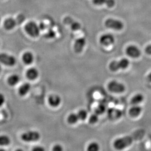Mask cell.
Masks as SVG:
<instances>
[{"mask_svg": "<svg viewBox=\"0 0 151 151\" xmlns=\"http://www.w3.org/2000/svg\"><path fill=\"white\" fill-rule=\"evenodd\" d=\"M64 22L67 25H69L73 31H77L81 29V24L78 22L76 21L72 18L67 17L64 19Z\"/></svg>", "mask_w": 151, "mask_h": 151, "instance_id": "cell-12", "label": "cell"}, {"mask_svg": "<svg viewBox=\"0 0 151 151\" xmlns=\"http://www.w3.org/2000/svg\"><path fill=\"white\" fill-rule=\"evenodd\" d=\"M0 63L6 66L12 67L16 64V59L13 56L1 53H0Z\"/></svg>", "mask_w": 151, "mask_h": 151, "instance_id": "cell-6", "label": "cell"}, {"mask_svg": "<svg viewBox=\"0 0 151 151\" xmlns=\"http://www.w3.org/2000/svg\"><path fill=\"white\" fill-rule=\"evenodd\" d=\"M26 17L24 15L21 14L17 16L15 19L12 18H9L4 21V27L6 30H10L13 29L17 25L21 24L24 21Z\"/></svg>", "mask_w": 151, "mask_h": 151, "instance_id": "cell-2", "label": "cell"}, {"mask_svg": "<svg viewBox=\"0 0 151 151\" xmlns=\"http://www.w3.org/2000/svg\"><path fill=\"white\" fill-rule=\"evenodd\" d=\"M22 140L27 142H35L40 139L41 135L40 133L37 131H27L23 133L21 135Z\"/></svg>", "mask_w": 151, "mask_h": 151, "instance_id": "cell-5", "label": "cell"}, {"mask_svg": "<svg viewBox=\"0 0 151 151\" xmlns=\"http://www.w3.org/2000/svg\"><path fill=\"white\" fill-rule=\"evenodd\" d=\"M99 145L97 143L92 142L90 143L88 146L87 150L88 151H98L99 150Z\"/></svg>", "mask_w": 151, "mask_h": 151, "instance_id": "cell-24", "label": "cell"}, {"mask_svg": "<svg viewBox=\"0 0 151 151\" xmlns=\"http://www.w3.org/2000/svg\"><path fill=\"white\" fill-rule=\"evenodd\" d=\"M93 3L98 6L105 4L109 7H114L115 5L114 0H93Z\"/></svg>", "mask_w": 151, "mask_h": 151, "instance_id": "cell-18", "label": "cell"}, {"mask_svg": "<svg viewBox=\"0 0 151 151\" xmlns=\"http://www.w3.org/2000/svg\"><path fill=\"white\" fill-rule=\"evenodd\" d=\"M145 132L143 130L135 132L133 135H128L122 138H118L114 142V147L117 150H122L131 145L133 141L142 138Z\"/></svg>", "mask_w": 151, "mask_h": 151, "instance_id": "cell-1", "label": "cell"}, {"mask_svg": "<svg viewBox=\"0 0 151 151\" xmlns=\"http://www.w3.org/2000/svg\"><path fill=\"white\" fill-rule=\"evenodd\" d=\"M22 60L24 64H32L34 61V55L32 53L29 51H27L23 54Z\"/></svg>", "mask_w": 151, "mask_h": 151, "instance_id": "cell-16", "label": "cell"}, {"mask_svg": "<svg viewBox=\"0 0 151 151\" xmlns=\"http://www.w3.org/2000/svg\"><path fill=\"white\" fill-rule=\"evenodd\" d=\"M145 52L147 54L151 55V44L147 46L145 48Z\"/></svg>", "mask_w": 151, "mask_h": 151, "instance_id": "cell-30", "label": "cell"}, {"mask_svg": "<svg viewBox=\"0 0 151 151\" xmlns=\"http://www.w3.org/2000/svg\"><path fill=\"white\" fill-rule=\"evenodd\" d=\"M142 111V108L138 105H135L129 110V114L132 117L138 116Z\"/></svg>", "mask_w": 151, "mask_h": 151, "instance_id": "cell-19", "label": "cell"}, {"mask_svg": "<svg viewBox=\"0 0 151 151\" xmlns=\"http://www.w3.org/2000/svg\"><path fill=\"white\" fill-rule=\"evenodd\" d=\"M32 150L34 151H44L45 149L42 147L37 146V147H34Z\"/></svg>", "mask_w": 151, "mask_h": 151, "instance_id": "cell-31", "label": "cell"}, {"mask_svg": "<svg viewBox=\"0 0 151 151\" xmlns=\"http://www.w3.org/2000/svg\"><path fill=\"white\" fill-rule=\"evenodd\" d=\"M5 102V97L3 94L0 93V107H1Z\"/></svg>", "mask_w": 151, "mask_h": 151, "instance_id": "cell-29", "label": "cell"}, {"mask_svg": "<svg viewBox=\"0 0 151 151\" xmlns=\"http://www.w3.org/2000/svg\"><path fill=\"white\" fill-rule=\"evenodd\" d=\"M122 114V113L121 110L116 108H111L108 111V116L111 119H117L121 117Z\"/></svg>", "mask_w": 151, "mask_h": 151, "instance_id": "cell-13", "label": "cell"}, {"mask_svg": "<svg viewBox=\"0 0 151 151\" xmlns=\"http://www.w3.org/2000/svg\"><path fill=\"white\" fill-rule=\"evenodd\" d=\"M78 116L79 119L81 120H84L88 116L87 111L85 110H81L77 114Z\"/></svg>", "mask_w": 151, "mask_h": 151, "instance_id": "cell-25", "label": "cell"}, {"mask_svg": "<svg viewBox=\"0 0 151 151\" xmlns=\"http://www.w3.org/2000/svg\"><path fill=\"white\" fill-rule=\"evenodd\" d=\"M1 18H0V23H1Z\"/></svg>", "mask_w": 151, "mask_h": 151, "instance_id": "cell-34", "label": "cell"}, {"mask_svg": "<svg viewBox=\"0 0 151 151\" xmlns=\"http://www.w3.org/2000/svg\"><path fill=\"white\" fill-rule=\"evenodd\" d=\"M105 107L103 105H99L95 109V113L98 115L102 114L105 111Z\"/></svg>", "mask_w": 151, "mask_h": 151, "instance_id": "cell-26", "label": "cell"}, {"mask_svg": "<svg viewBox=\"0 0 151 151\" xmlns=\"http://www.w3.org/2000/svg\"><path fill=\"white\" fill-rule=\"evenodd\" d=\"M1 65H0V74H1Z\"/></svg>", "mask_w": 151, "mask_h": 151, "instance_id": "cell-33", "label": "cell"}, {"mask_svg": "<svg viewBox=\"0 0 151 151\" xmlns=\"http://www.w3.org/2000/svg\"><path fill=\"white\" fill-rule=\"evenodd\" d=\"M31 88V86L29 83H25L22 85L19 88V94L21 96H24L29 93Z\"/></svg>", "mask_w": 151, "mask_h": 151, "instance_id": "cell-17", "label": "cell"}, {"mask_svg": "<svg viewBox=\"0 0 151 151\" xmlns=\"http://www.w3.org/2000/svg\"><path fill=\"white\" fill-rule=\"evenodd\" d=\"M52 150L53 151H62L63 150V147L59 144H56L53 147Z\"/></svg>", "mask_w": 151, "mask_h": 151, "instance_id": "cell-28", "label": "cell"}, {"mask_svg": "<svg viewBox=\"0 0 151 151\" xmlns=\"http://www.w3.org/2000/svg\"><path fill=\"white\" fill-rule=\"evenodd\" d=\"M98 120H99V115L96 114H93L90 116L89 118V123L90 124H95L98 121Z\"/></svg>", "mask_w": 151, "mask_h": 151, "instance_id": "cell-27", "label": "cell"}, {"mask_svg": "<svg viewBox=\"0 0 151 151\" xmlns=\"http://www.w3.org/2000/svg\"><path fill=\"white\" fill-rule=\"evenodd\" d=\"M20 81V77L17 74H13L10 76L7 79V83L10 86H16Z\"/></svg>", "mask_w": 151, "mask_h": 151, "instance_id": "cell-20", "label": "cell"}, {"mask_svg": "<svg viewBox=\"0 0 151 151\" xmlns=\"http://www.w3.org/2000/svg\"><path fill=\"white\" fill-rule=\"evenodd\" d=\"M144 96H143L142 94L141 93H137L133 96L131 100V102L134 105H138L144 100Z\"/></svg>", "mask_w": 151, "mask_h": 151, "instance_id": "cell-21", "label": "cell"}, {"mask_svg": "<svg viewBox=\"0 0 151 151\" xmlns=\"http://www.w3.org/2000/svg\"><path fill=\"white\" fill-rule=\"evenodd\" d=\"M10 142L11 140L9 137L5 135L0 136V146L9 145L10 144Z\"/></svg>", "mask_w": 151, "mask_h": 151, "instance_id": "cell-22", "label": "cell"}, {"mask_svg": "<svg viewBox=\"0 0 151 151\" xmlns=\"http://www.w3.org/2000/svg\"><path fill=\"white\" fill-rule=\"evenodd\" d=\"M147 81L151 83V72L147 76Z\"/></svg>", "mask_w": 151, "mask_h": 151, "instance_id": "cell-32", "label": "cell"}, {"mask_svg": "<svg viewBox=\"0 0 151 151\" xmlns=\"http://www.w3.org/2000/svg\"><path fill=\"white\" fill-rule=\"evenodd\" d=\"M130 64L129 60L127 58H123L119 61H113L110 63L109 68L111 71H116L120 69H125Z\"/></svg>", "mask_w": 151, "mask_h": 151, "instance_id": "cell-4", "label": "cell"}, {"mask_svg": "<svg viewBox=\"0 0 151 151\" xmlns=\"http://www.w3.org/2000/svg\"><path fill=\"white\" fill-rule=\"evenodd\" d=\"M105 25L107 28L116 30H121L124 27V24L122 22L111 18L107 19L105 22Z\"/></svg>", "mask_w": 151, "mask_h": 151, "instance_id": "cell-7", "label": "cell"}, {"mask_svg": "<svg viewBox=\"0 0 151 151\" xmlns=\"http://www.w3.org/2000/svg\"><path fill=\"white\" fill-rule=\"evenodd\" d=\"M79 120V119L78 116L77 114H74V113L70 114L67 119L68 122L70 124H76Z\"/></svg>", "mask_w": 151, "mask_h": 151, "instance_id": "cell-23", "label": "cell"}, {"mask_svg": "<svg viewBox=\"0 0 151 151\" xmlns=\"http://www.w3.org/2000/svg\"><path fill=\"white\" fill-rule=\"evenodd\" d=\"M126 52L129 56L134 58H138L141 55V51L139 49L134 45H131L128 47L126 50Z\"/></svg>", "mask_w": 151, "mask_h": 151, "instance_id": "cell-10", "label": "cell"}, {"mask_svg": "<svg viewBox=\"0 0 151 151\" xmlns=\"http://www.w3.org/2000/svg\"><path fill=\"white\" fill-rule=\"evenodd\" d=\"M24 30L29 35L33 38L38 37L40 35V26L33 21L29 22L24 27Z\"/></svg>", "mask_w": 151, "mask_h": 151, "instance_id": "cell-3", "label": "cell"}, {"mask_svg": "<svg viewBox=\"0 0 151 151\" xmlns=\"http://www.w3.org/2000/svg\"><path fill=\"white\" fill-rule=\"evenodd\" d=\"M26 77L29 80H34L37 78L39 76V71L37 68H31L26 71Z\"/></svg>", "mask_w": 151, "mask_h": 151, "instance_id": "cell-15", "label": "cell"}, {"mask_svg": "<svg viewBox=\"0 0 151 151\" xmlns=\"http://www.w3.org/2000/svg\"><path fill=\"white\" fill-rule=\"evenodd\" d=\"M108 88L110 91L113 93H122L125 91V86L122 83L113 80L109 83Z\"/></svg>", "mask_w": 151, "mask_h": 151, "instance_id": "cell-8", "label": "cell"}, {"mask_svg": "<svg viewBox=\"0 0 151 151\" xmlns=\"http://www.w3.org/2000/svg\"><path fill=\"white\" fill-rule=\"evenodd\" d=\"M48 102L50 105L52 107H57L60 105L61 103V97L56 94H52L49 97Z\"/></svg>", "mask_w": 151, "mask_h": 151, "instance_id": "cell-14", "label": "cell"}, {"mask_svg": "<svg viewBox=\"0 0 151 151\" xmlns=\"http://www.w3.org/2000/svg\"><path fill=\"white\" fill-rule=\"evenodd\" d=\"M86 44L85 38L81 37L76 40L74 44V50L76 53H79L83 51Z\"/></svg>", "mask_w": 151, "mask_h": 151, "instance_id": "cell-11", "label": "cell"}, {"mask_svg": "<svg viewBox=\"0 0 151 151\" xmlns=\"http://www.w3.org/2000/svg\"><path fill=\"white\" fill-rule=\"evenodd\" d=\"M99 42L103 46L108 47L114 43V38L111 34H104L100 37Z\"/></svg>", "mask_w": 151, "mask_h": 151, "instance_id": "cell-9", "label": "cell"}]
</instances>
